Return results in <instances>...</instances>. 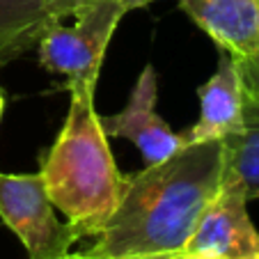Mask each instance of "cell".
<instances>
[{
    "mask_svg": "<svg viewBox=\"0 0 259 259\" xmlns=\"http://www.w3.org/2000/svg\"><path fill=\"white\" fill-rule=\"evenodd\" d=\"M184 252H158V254H133V257H122V259H181Z\"/></svg>",
    "mask_w": 259,
    "mask_h": 259,
    "instance_id": "cell-13",
    "label": "cell"
},
{
    "mask_svg": "<svg viewBox=\"0 0 259 259\" xmlns=\"http://www.w3.org/2000/svg\"><path fill=\"white\" fill-rule=\"evenodd\" d=\"M0 220L19 236L30 259L60 257L80 241L69 223L58 220L39 172H0Z\"/></svg>",
    "mask_w": 259,
    "mask_h": 259,
    "instance_id": "cell-4",
    "label": "cell"
},
{
    "mask_svg": "<svg viewBox=\"0 0 259 259\" xmlns=\"http://www.w3.org/2000/svg\"><path fill=\"white\" fill-rule=\"evenodd\" d=\"M124 14L119 0H99L76 16L71 28L62 25V21L49 23L37 44L41 67L64 76V88L78 83L97 85L106 49Z\"/></svg>",
    "mask_w": 259,
    "mask_h": 259,
    "instance_id": "cell-3",
    "label": "cell"
},
{
    "mask_svg": "<svg viewBox=\"0 0 259 259\" xmlns=\"http://www.w3.org/2000/svg\"><path fill=\"white\" fill-rule=\"evenodd\" d=\"M252 259H259V254H257V257H252Z\"/></svg>",
    "mask_w": 259,
    "mask_h": 259,
    "instance_id": "cell-18",
    "label": "cell"
},
{
    "mask_svg": "<svg viewBox=\"0 0 259 259\" xmlns=\"http://www.w3.org/2000/svg\"><path fill=\"white\" fill-rule=\"evenodd\" d=\"M200 117L184 133L186 142H209L234 136L243 126L245 88L241 78L239 60L220 51L215 73L197 90Z\"/></svg>",
    "mask_w": 259,
    "mask_h": 259,
    "instance_id": "cell-7",
    "label": "cell"
},
{
    "mask_svg": "<svg viewBox=\"0 0 259 259\" xmlns=\"http://www.w3.org/2000/svg\"><path fill=\"white\" fill-rule=\"evenodd\" d=\"M156 3V0H119V5L124 7V12H131V10H140V7H147Z\"/></svg>",
    "mask_w": 259,
    "mask_h": 259,
    "instance_id": "cell-14",
    "label": "cell"
},
{
    "mask_svg": "<svg viewBox=\"0 0 259 259\" xmlns=\"http://www.w3.org/2000/svg\"><path fill=\"white\" fill-rule=\"evenodd\" d=\"M241 78H243L245 94H254L259 97V51L245 60H239Z\"/></svg>",
    "mask_w": 259,
    "mask_h": 259,
    "instance_id": "cell-12",
    "label": "cell"
},
{
    "mask_svg": "<svg viewBox=\"0 0 259 259\" xmlns=\"http://www.w3.org/2000/svg\"><path fill=\"white\" fill-rule=\"evenodd\" d=\"M49 12V16L53 21H64L69 16H80L83 12H88L92 5H97L99 0H41Z\"/></svg>",
    "mask_w": 259,
    "mask_h": 259,
    "instance_id": "cell-11",
    "label": "cell"
},
{
    "mask_svg": "<svg viewBox=\"0 0 259 259\" xmlns=\"http://www.w3.org/2000/svg\"><path fill=\"white\" fill-rule=\"evenodd\" d=\"M184 252L213 254L220 259H252L259 254V232L248 213L243 188L223 177L218 193L200 215Z\"/></svg>",
    "mask_w": 259,
    "mask_h": 259,
    "instance_id": "cell-5",
    "label": "cell"
},
{
    "mask_svg": "<svg viewBox=\"0 0 259 259\" xmlns=\"http://www.w3.org/2000/svg\"><path fill=\"white\" fill-rule=\"evenodd\" d=\"M223 140L186 142L128 177L117 209L88 250L94 259L184 252L200 215L223 184Z\"/></svg>",
    "mask_w": 259,
    "mask_h": 259,
    "instance_id": "cell-1",
    "label": "cell"
},
{
    "mask_svg": "<svg viewBox=\"0 0 259 259\" xmlns=\"http://www.w3.org/2000/svg\"><path fill=\"white\" fill-rule=\"evenodd\" d=\"M49 23L41 0H0V67L39 44Z\"/></svg>",
    "mask_w": 259,
    "mask_h": 259,
    "instance_id": "cell-10",
    "label": "cell"
},
{
    "mask_svg": "<svg viewBox=\"0 0 259 259\" xmlns=\"http://www.w3.org/2000/svg\"><path fill=\"white\" fill-rule=\"evenodd\" d=\"M179 7L232 58L259 51V0H179Z\"/></svg>",
    "mask_w": 259,
    "mask_h": 259,
    "instance_id": "cell-8",
    "label": "cell"
},
{
    "mask_svg": "<svg viewBox=\"0 0 259 259\" xmlns=\"http://www.w3.org/2000/svg\"><path fill=\"white\" fill-rule=\"evenodd\" d=\"M225 167L223 177L236 181L245 197H259V97L245 94L243 126L234 136L223 138Z\"/></svg>",
    "mask_w": 259,
    "mask_h": 259,
    "instance_id": "cell-9",
    "label": "cell"
},
{
    "mask_svg": "<svg viewBox=\"0 0 259 259\" xmlns=\"http://www.w3.org/2000/svg\"><path fill=\"white\" fill-rule=\"evenodd\" d=\"M181 259H220V257H213V254H200V252H184Z\"/></svg>",
    "mask_w": 259,
    "mask_h": 259,
    "instance_id": "cell-16",
    "label": "cell"
},
{
    "mask_svg": "<svg viewBox=\"0 0 259 259\" xmlns=\"http://www.w3.org/2000/svg\"><path fill=\"white\" fill-rule=\"evenodd\" d=\"M67 119L55 142L41 154L39 175L58 211L67 215L78 239L97 236L113 215L128 184L108 145L94 108L97 85H69Z\"/></svg>",
    "mask_w": 259,
    "mask_h": 259,
    "instance_id": "cell-2",
    "label": "cell"
},
{
    "mask_svg": "<svg viewBox=\"0 0 259 259\" xmlns=\"http://www.w3.org/2000/svg\"><path fill=\"white\" fill-rule=\"evenodd\" d=\"M53 259H94V257L92 254H88V252H64V254L53 257Z\"/></svg>",
    "mask_w": 259,
    "mask_h": 259,
    "instance_id": "cell-15",
    "label": "cell"
},
{
    "mask_svg": "<svg viewBox=\"0 0 259 259\" xmlns=\"http://www.w3.org/2000/svg\"><path fill=\"white\" fill-rule=\"evenodd\" d=\"M158 80L152 64H147L138 76L126 106L115 115L101 117L99 122L108 138L131 140L140 149L145 165H156L186 145L184 133H177L170 124L156 113Z\"/></svg>",
    "mask_w": 259,
    "mask_h": 259,
    "instance_id": "cell-6",
    "label": "cell"
},
{
    "mask_svg": "<svg viewBox=\"0 0 259 259\" xmlns=\"http://www.w3.org/2000/svg\"><path fill=\"white\" fill-rule=\"evenodd\" d=\"M5 106H7V97H5V90L0 88V122H3V115H5Z\"/></svg>",
    "mask_w": 259,
    "mask_h": 259,
    "instance_id": "cell-17",
    "label": "cell"
}]
</instances>
